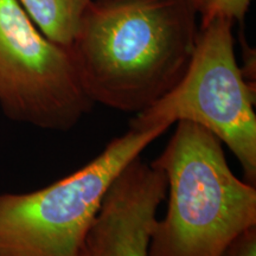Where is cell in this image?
I'll return each instance as SVG.
<instances>
[{
  "label": "cell",
  "instance_id": "6da1fadb",
  "mask_svg": "<svg viewBox=\"0 0 256 256\" xmlns=\"http://www.w3.org/2000/svg\"><path fill=\"white\" fill-rule=\"evenodd\" d=\"M190 0L92 2L68 48L92 104L138 114L183 78L200 25Z\"/></svg>",
  "mask_w": 256,
  "mask_h": 256
},
{
  "label": "cell",
  "instance_id": "7a4b0ae2",
  "mask_svg": "<svg viewBox=\"0 0 256 256\" xmlns=\"http://www.w3.org/2000/svg\"><path fill=\"white\" fill-rule=\"evenodd\" d=\"M223 144L188 121L151 162L164 172L168 210L156 220L150 256H222L236 238L256 226L255 184L230 170Z\"/></svg>",
  "mask_w": 256,
  "mask_h": 256
},
{
  "label": "cell",
  "instance_id": "3957f363",
  "mask_svg": "<svg viewBox=\"0 0 256 256\" xmlns=\"http://www.w3.org/2000/svg\"><path fill=\"white\" fill-rule=\"evenodd\" d=\"M168 128L130 130L46 186L0 194V256H78L108 188Z\"/></svg>",
  "mask_w": 256,
  "mask_h": 256
},
{
  "label": "cell",
  "instance_id": "277c9868",
  "mask_svg": "<svg viewBox=\"0 0 256 256\" xmlns=\"http://www.w3.org/2000/svg\"><path fill=\"white\" fill-rule=\"evenodd\" d=\"M234 22L215 19L200 28L196 49L177 84L130 120L132 130L196 124L218 138L238 160L248 183H256L255 87L238 66Z\"/></svg>",
  "mask_w": 256,
  "mask_h": 256
},
{
  "label": "cell",
  "instance_id": "5b68a950",
  "mask_svg": "<svg viewBox=\"0 0 256 256\" xmlns=\"http://www.w3.org/2000/svg\"><path fill=\"white\" fill-rule=\"evenodd\" d=\"M92 106L69 50L44 36L17 0H0V108L6 116L66 132Z\"/></svg>",
  "mask_w": 256,
  "mask_h": 256
},
{
  "label": "cell",
  "instance_id": "8992f818",
  "mask_svg": "<svg viewBox=\"0 0 256 256\" xmlns=\"http://www.w3.org/2000/svg\"><path fill=\"white\" fill-rule=\"evenodd\" d=\"M166 191L162 170L140 156L133 159L108 188L78 256H150Z\"/></svg>",
  "mask_w": 256,
  "mask_h": 256
},
{
  "label": "cell",
  "instance_id": "52a82bcc",
  "mask_svg": "<svg viewBox=\"0 0 256 256\" xmlns=\"http://www.w3.org/2000/svg\"><path fill=\"white\" fill-rule=\"evenodd\" d=\"M42 34L56 44L72 46L94 0H17Z\"/></svg>",
  "mask_w": 256,
  "mask_h": 256
},
{
  "label": "cell",
  "instance_id": "ba28073f",
  "mask_svg": "<svg viewBox=\"0 0 256 256\" xmlns=\"http://www.w3.org/2000/svg\"><path fill=\"white\" fill-rule=\"evenodd\" d=\"M252 0H200L197 12L200 16V28H203L215 19H228L235 23H243Z\"/></svg>",
  "mask_w": 256,
  "mask_h": 256
},
{
  "label": "cell",
  "instance_id": "9c48e42d",
  "mask_svg": "<svg viewBox=\"0 0 256 256\" xmlns=\"http://www.w3.org/2000/svg\"><path fill=\"white\" fill-rule=\"evenodd\" d=\"M222 256H256V226L234 240Z\"/></svg>",
  "mask_w": 256,
  "mask_h": 256
},
{
  "label": "cell",
  "instance_id": "30bf717a",
  "mask_svg": "<svg viewBox=\"0 0 256 256\" xmlns=\"http://www.w3.org/2000/svg\"><path fill=\"white\" fill-rule=\"evenodd\" d=\"M98 2H124V0H94Z\"/></svg>",
  "mask_w": 256,
  "mask_h": 256
},
{
  "label": "cell",
  "instance_id": "8fae6325",
  "mask_svg": "<svg viewBox=\"0 0 256 256\" xmlns=\"http://www.w3.org/2000/svg\"><path fill=\"white\" fill-rule=\"evenodd\" d=\"M190 2H192V4H194V8H196V10H197V8H198V5H200V0H190ZM197 14H198V12H197Z\"/></svg>",
  "mask_w": 256,
  "mask_h": 256
}]
</instances>
